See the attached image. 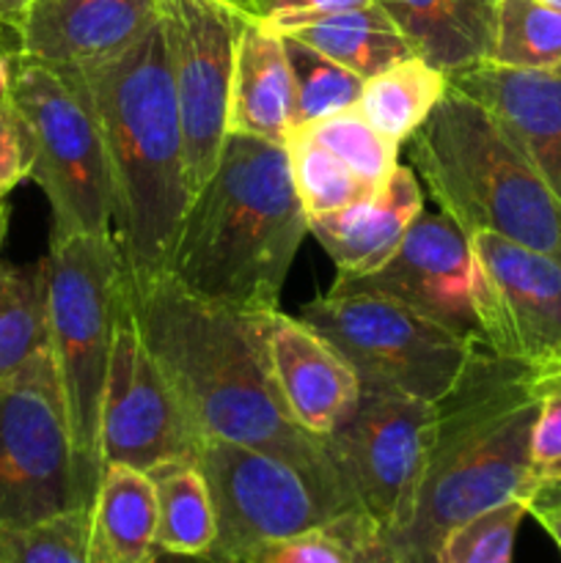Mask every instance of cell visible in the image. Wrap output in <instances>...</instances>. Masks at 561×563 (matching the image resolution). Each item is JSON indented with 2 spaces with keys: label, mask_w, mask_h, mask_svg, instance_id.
Segmentation results:
<instances>
[{
  "label": "cell",
  "mask_w": 561,
  "mask_h": 563,
  "mask_svg": "<svg viewBox=\"0 0 561 563\" xmlns=\"http://www.w3.org/2000/svg\"><path fill=\"white\" fill-rule=\"evenodd\" d=\"M124 297L148 352L201 440H229L295 460H330L328 440L297 427L280 401L267 355V313L204 300L174 275Z\"/></svg>",
  "instance_id": "obj_1"
},
{
  "label": "cell",
  "mask_w": 561,
  "mask_h": 563,
  "mask_svg": "<svg viewBox=\"0 0 561 563\" xmlns=\"http://www.w3.org/2000/svg\"><path fill=\"white\" fill-rule=\"evenodd\" d=\"M476 350L435 401V445L405 520L388 531L396 563H435L446 533L509 500H539L531 432L539 410L537 368Z\"/></svg>",
  "instance_id": "obj_2"
},
{
  "label": "cell",
  "mask_w": 561,
  "mask_h": 563,
  "mask_svg": "<svg viewBox=\"0 0 561 563\" xmlns=\"http://www.w3.org/2000/svg\"><path fill=\"white\" fill-rule=\"evenodd\" d=\"M88 93L113 185V234L127 284L170 273L193 201L185 132L160 16L130 49L72 66Z\"/></svg>",
  "instance_id": "obj_3"
},
{
  "label": "cell",
  "mask_w": 561,
  "mask_h": 563,
  "mask_svg": "<svg viewBox=\"0 0 561 563\" xmlns=\"http://www.w3.org/2000/svg\"><path fill=\"white\" fill-rule=\"evenodd\" d=\"M306 234L284 143L229 132L215 174L187 207L170 275L204 300L275 311Z\"/></svg>",
  "instance_id": "obj_4"
},
{
  "label": "cell",
  "mask_w": 561,
  "mask_h": 563,
  "mask_svg": "<svg viewBox=\"0 0 561 563\" xmlns=\"http://www.w3.org/2000/svg\"><path fill=\"white\" fill-rule=\"evenodd\" d=\"M405 148L418 181L468 236L498 234L561 264V201L476 99L449 82Z\"/></svg>",
  "instance_id": "obj_5"
},
{
  "label": "cell",
  "mask_w": 561,
  "mask_h": 563,
  "mask_svg": "<svg viewBox=\"0 0 561 563\" xmlns=\"http://www.w3.org/2000/svg\"><path fill=\"white\" fill-rule=\"evenodd\" d=\"M47 330L77 462L97 493L102 476L99 418L113 333L124 300V258L113 234L50 242Z\"/></svg>",
  "instance_id": "obj_6"
},
{
  "label": "cell",
  "mask_w": 561,
  "mask_h": 563,
  "mask_svg": "<svg viewBox=\"0 0 561 563\" xmlns=\"http://www.w3.org/2000/svg\"><path fill=\"white\" fill-rule=\"evenodd\" d=\"M9 60V104L25 137L28 176L53 209V240L113 234L108 154L80 77L20 53Z\"/></svg>",
  "instance_id": "obj_7"
},
{
  "label": "cell",
  "mask_w": 561,
  "mask_h": 563,
  "mask_svg": "<svg viewBox=\"0 0 561 563\" xmlns=\"http://www.w3.org/2000/svg\"><path fill=\"white\" fill-rule=\"evenodd\" d=\"M215 506L209 559L248 563L258 550L358 511L333 460H295L229 440H201L196 454Z\"/></svg>",
  "instance_id": "obj_8"
},
{
  "label": "cell",
  "mask_w": 561,
  "mask_h": 563,
  "mask_svg": "<svg viewBox=\"0 0 561 563\" xmlns=\"http://www.w3.org/2000/svg\"><path fill=\"white\" fill-rule=\"evenodd\" d=\"M355 372L361 390H391L440 401L457 383L479 341L380 295L328 291L300 311Z\"/></svg>",
  "instance_id": "obj_9"
},
{
  "label": "cell",
  "mask_w": 561,
  "mask_h": 563,
  "mask_svg": "<svg viewBox=\"0 0 561 563\" xmlns=\"http://www.w3.org/2000/svg\"><path fill=\"white\" fill-rule=\"evenodd\" d=\"M94 489L72 445L53 352L0 379V531L88 509Z\"/></svg>",
  "instance_id": "obj_10"
},
{
  "label": "cell",
  "mask_w": 561,
  "mask_h": 563,
  "mask_svg": "<svg viewBox=\"0 0 561 563\" xmlns=\"http://www.w3.org/2000/svg\"><path fill=\"white\" fill-rule=\"evenodd\" d=\"M432 401L391 390H361L355 407L328 434V451L355 500L385 533L405 520L435 445Z\"/></svg>",
  "instance_id": "obj_11"
},
{
  "label": "cell",
  "mask_w": 561,
  "mask_h": 563,
  "mask_svg": "<svg viewBox=\"0 0 561 563\" xmlns=\"http://www.w3.org/2000/svg\"><path fill=\"white\" fill-rule=\"evenodd\" d=\"M160 25L174 75L190 190L215 174L229 135V91L237 38L248 14L223 0H157Z\"/></svg>",
  "instance_id": "obj_12"
},
{
  "label": "cell",
  "mask_w": 561,
  "mask_h": 563,
  "mask_svg": "<svg viewBox=\"0 0 561 563\" xmlns=\"http://www.w3.org/2000/svg\"><path fill=\"white\" fill-rule=\"evenodd\" d=\"M473 313L490 352L561 366V264L498 234H473Z\"/></svg>",
  "instance_id": "obj_13"
},
{
  "label": "cell",
  "mask_w": 561,
  "mask_h": 563,
  "mask_svg": "<svg viewBox=\"0 0 561 563\" xmlns=\"http://www.w3.org/2000/svg\"><path fill=\"white\" fill-rule=\"evenodd\" d=\"M198 445L201 438L148 352L124 297L99 418L102 467L127 465L148 473L165 462L196 460Z\"/></svg>",
  "instance_id": "obj_14"
},
{
  "label": "cell",
  "mask_w": 561,
  "mask_h": 563,
  "mask_svg": "<svg viewBox=\"0 0 561 563\" xmlns=\"http://www.w3.org/2000/svg\"><path fill=\"white\" fill-rule=\"evenodd\" d=\"M330 291L380 295L435 319L443 328L479 341L473 313L471 236L438 209H424L388 262L361 278L336 280Z\"/></svg>",
  "instance_id": "obj_15"
},
{
  "label": "cell",
  "mask_w": 561,
  "mask_h": 563,
  "mask_svg": "<svg viewBox=\"0 0 561 563\" xmlns=\"http://www.w3.org/2000/svg\"><path fill=\"white\" fill-rule=\"evenodd\" d=\"M157 16V0H31L9 53L53 66L99 64L130 49Z\"/></svg>",
  "instance_id": "obj_16"
},
{
  "label": "cell",
  "mask_w": 561,
  "mask_h": 563,
  "mask_svg": "<svg viewBox=\"0 0 561 563\" xmlns=\"http://www.w3.org/2000/svg\"><path fill=\"white\" fill-rule=\"evenodd\" d=\"M509 135L561 201V71L484 64L449 77Z\"/></svg>",
  "instance_id": "obj_17"
},
{
  "label": "cell",
  "mask_w": 561,
  "mask_h": 563,
  "mask_svg": "<svg viewBox=\"0 0 561 563\" xmlns=\"http://www.w3.org/2000/svg\"><path fill=\"white\" fill-rule=\"evenodd\" d=\"M267 355L292 421L328 438L361 396L355 372L317 330L278 308L267 313Z\"/></svg>",
  "instance_id": "obj_18"
},
{
  "label": "cell",
  "mask_w": 561,
  "mask_h": 563,
  "mask_svg": "<svg viewBox=\"0 0 561 563\" xmlns=\"http://www.w3.org/2000/svg\"><path fill=\"white\" fill-rule=\"evenodd\" d=\"M421 212L424 192L416 170L396 165L369 198L339 212L308 218V234L317 236L333 258L339 269L336 280H350L383 267Z\"/></svg>",
  "instance_id": "obj_19"
},
{
  "label": "cell",
  "mask_w": 561,
  "mask_h": 563,
  "mask_svg": "<svg viewBox=\"0 0 561 563\" xmlns=\"http://www.w3.org/2000/svg\"><path fill=\"white\" fill-rule=\"evenodd\" d=\"M413 53L446 77L490 60L501 0H374Z\"/></svg>",
  "instance_id": "obj_20"
},
{
  "label": "cell",
  "mask_w": 561,
  "mask_h": 563,
  "mask_svg": "<svg viewBox=\"0 0 561 563\" xmlns=\"http://www.w3.org/2000/svg\"><path fill=\"white\" fill-rule=\"evenodd\" d=\"M295 124V86L284 38L245 16L229 91V132L284 143Z\"/></svg>",
  "instance_id": "obj_21"
},
{
  "label": "cell",
  "mask_w": 561,
  "mask_h": 563,
  "mask_svg": "<svg viewBox=\"0 0 561 563\" xmlns=\"http://www.w3.org/2000/svg\"><path fill=\"white\" fill-rule=\"evenodd\" d=\"M258 22L278 36H292L328 55L361 80H372L380 71L416 55L394 20L374 0L346 9L278 14Z\"/></svg>",
  "instance_id": "obj_22"
},
{
  "label": "cell",
  "mask_w": 561,
  "mask_h": 563,
  "mask_svg": "<svg viewBox=\"0 0 561 563\" xmlns=\"http://www.w3.org/2000/svg\"><path fill=\"white\" fill-rule=\"evenodd\" d=\"M157 553V493L148 473L105 465L88 509V563H148Z\"/></svg>",
  "instance_id": "obj_23"
},
{
  "label": "cell",
  "mask_w": 561,
  "mask_h": 563,
  "mask_svg": "<svg viewBox=\"0 0 561 563\" xmlns=\"http://www.w3.org/2000/svg\"><path fill=\"white\" fill-rule=\"evenodd\" d=\"M157 493V550L207 555L212 550L215 506L196 460H174L148 471Z\"/></svg>",
  "instance_id": "obj_24"
},
{
  "label": "cell",
  "mask_w": 561,
  "mask_h": 563,
  "mask_svg": "<svg viewBox=\"0 0 561 563\" xmlns=\"http://www.w3.org/2000/svg\"><path fill=\"white\" fill-rule=\"evenodd\" d=\"M449 88V77L418 55L399 60L391 69L363 82L358 110L388 141L405 146L407 137L427 121L435 104Z\"/></svg>",
  "instance_id": "obj_25"
},
{
  "label": "cell",
  "mask_w": 561,
  "mask_h": 563,
  "mask_svg": "<svg viewBox=\"0 0 561 563\" xmlns=\"http://www.w3.org/2000/svg\"><path fill=\"white\" fill-rule=\"evenodd\" d=\"M44 346H50L47 262L0 264V379L20 372Z\"/></svg>",
  "instance_id": "obj_26"
},
{
  "label": "cell",
  "mask_w": 561,
  "mask_h": 563,
  "mask_svg": "<svg viewBox=\"0 0 561 563\" xmlns=\"http://www.w3.org/2000/svg\"><path fill=\"white\" fill-rule=\"evenodd\" d=\"M248 563H396L385 528L363 511H346L324 526L258 550Z\"/></svg>",
  "instance_id": "obj_27"
},
{
  "label": "cell",
  "mask_w": 561,
  "mask_h": 563,
  "mask_svg": "<svg viewBox=\"0 0 561 563\" xmlns=\"http://www.w3.org/2000/svg\"><path fill=\"white\" fill-rule=\"evenodd\" d=\"M292 181L306 218L339 212L372 196L377 187L352 174L333 152L314 141L306 130H292L284 141Z\"/></svg>",
  "instance_id": "obj_28"
},
{
  "label": "cell",
  "mask_w": 561,
  "mask_h": 563,
  "mask_svg": "<svg viewBox=\"0 0 561 563\" xmlns=\"http://www.w3.org/2000/svg\"><path fill=\"white\" fill-rule=\"evenodd\" d=\"M490 64L561 71V11L539 0H501Z\"/></svg>",
  "instance_id": "obj_29"
},
{
  "label": "cell",
  "mask_w": 561,
  "mask_h": 563,
  "mask_svg": "<svg viewBox=\"0 0 561 563\" xmlns=\"http://www.w3.org/2000/svg\"><path fill=\"white\" fill-rule=\"evenodd\" d=\"M284 38L286 60H289L292 69V86H295V124H292V130L324 119L330 113H339V110L355 108L366 80H361L355 71L344 69L328 55L317 53L297 38Z\"/></svg>",
  "instance_id": "obj_30"
},
{
  "label": "cell",
  "mask_w": 561,
  "mask_h": 563,
  "mask_svg": "<svg viewBox=\"0 0 561 563\" xmlns=\"http://www.w3.org/2000/svg\"><path fill=\"white\" fill-rule=\"evenodd\" d=\"M306 130L317 143H322L328 152H333L352 174L361 176L366 185L380 187L399 165V143L388 141L366 115L355 108L339 110L324 119L311 121Z\"/></svg>",
  "instance_id": "obj_31"
},
{
  "label": "cell",
  "mask_w": 561,
  "mask_h": 563,
  "mask_svg": "<svg viewBox=\"0 0 561 563\" xmlns=\"http://www.w3.org/2000/svg\"><path fill=\"white\" fill-rule=\"evenodd\" d=\"M528 500H509L446 533L435 563H515V539Z\"/></svg>",
  "instance_id": "obj_32"
},
{
  "label": "cell",
  "mask_w": 561,
  "mask_h": 563,
  "mask_svg": "<svg viewBox=\"0 0 561 563\" xmlns=\"http://www.w3.org/2000/svg\"><path fill=\"white\" fill-rule=\"evenodd\" d=\"M88 509L0 531V563H88Z\"/></svg>",
  "instance_id": "obj_33"
},
{
  "label": "cell",
  "mask_w": 561,
  "mask_h": 563,
  "mask_svg": "<svg viewBox=\"0 0 561 563\" xmlns=\"http://www.w3.org/2000/svg\"><path fill=\"white\" fill-rule=\"evenodd\" d=\"M539 410L531 432V476L539 498L561 489V366L537 374Z\"/></svg>",
  "instance_id": "obj_34"
},
{
  "label": "cell",
  "mask_w": 561,
  "mask_h": 563,
  "mask_svg": "<svg viewBox=\"0 0 561 563\" xmlns=\"http://www.w3.org/2000/svg\"><path fill=\"white\" fill-rule=\"evenodd\" d=\"M28 170H31V163H28L25 137L6 99V104H0V201L25 179Z\"/></svg>",
  "instance_id": "obj_35"
},
{
  "label": "cell",
  "mask_w": 561,
  "mask_h": 563,
  "mask_svg": "<svg viewBox=\"0 0 561 563\" xmlns=\"http://www.w3.org/2000/svg\"><path fill=\"white\" fill-rule=\"evenodd\" d=\"M369 0H256L253 3V16L256 20H270L278 14H306V11H330L346 9V5H361Z\"/></svg>",
  "instance_id": "obj_36"
},
{
  "label": "cell",
  "mask_w": 561,
  "mask_h": 563,
  "mask_svg": "<svg viewBox=\"0 0 561 563\" xmlns=\"http://www.w3.org/2000/svg\"><path fill=\"white\" fill-rule=\"evenodd\" d=\"M528 515L537 517V522L544 528V533L553 539L556 548H559L561 553V504H542V500H534Z\"/></svg>",
  "instance_id": "obj_37"
},
{
  "label": "cell",
  "mask_w": 561,
  "mask_h": 563,
  "mask_svg": "<svg viewBox=\"0 0 561 563\" xmlns=\"http://www.w3.org/2000/svg\"><path fill=\"white\" fill-rule=\"evenodd\" d=\"M31 0H0V31H14Z\"/></svg>",
  "instance_id": "obj_38"
},
{
  "label": "cell",
  "mask_w": 561,
  "mask_h": 563,
  "mask_svg": "<svg viewBox=\"0 0 561 563\" xmlns=\"http://www.w3.org/2000/svg\"><path fill=\"white\" fill-rule=\"evenodd\" d=\"M148 563H218L209 555H182V553H168V550H157L154 559Z\"/></svg>",
  "instance_id": "obj_39"
},
{
  "label": "cell",
  "mask_w": 561,
  "mask_h": 563,
  "mask_svg": "<svg viewBox=\"0 0 561 563\" xmlns=\"http://www.w3.org/2000/svg\"><path fill=\"white\" fill-rule=\"evenodd\" d=\"M11 88V60L6 49H0V104H6Z\"/></svg>",
  "instance_id": "obj_40"
},
{
  "label": "cell",
  "mask_w": 561,
  "mask_h": 563,
  "mask_svg": "<svg viewBox=\"0 0 561 563\" xmlns=\"http://www.w3.org/2000/svg\"><path fill=\"white\" fill-rule=\"evenodd\" d=\"M6 231H9V203H6L3 198V201H0V247H3Z\"/></svg>",
  "instance_id": "obj_41"
},
{
  "label": "cell",
  "mask_w": 561,
  "mask_h": 563,
  "mask_svg": "<svg viewBox=\"0 0 561 563\" xmlns=\"http://www.w3.org/2000/svg\"><path fill=\"white\" fill-rule=\"evenodd\" d=\"M223 3H229L231 9L242 11V14L253 16V3H256V0H223Z\"/></svg>",
  "instance_id": "obj_42"
},
{
  "label": "cell",
  "mask_w": 561,
  "mask_h": 563,
  "mask_svg": "<svg viewBox=\"0 0 561 563\" xmlns=\"http://www.w3.org/2000/svg\"><path fill=\"white\" fill-rule=\"evenodd\" d=\"M539 3H544V5H553V9H559V11H561V0H539Z\"/></svg>",
  "instance_id": "obj_43"
},
{
  "label": "cell",
  "mask_w": 561,
  "mask_h": 563,
  "mask_svg": "<svg viewBox=\"0 0 561 563\" xmlns=\"http://www.w3.org/2000/svg\"><path fill=\"white\" fill-rule=\"evenodd\" d=\"M556 504H561V498H559V500H556Z\"/></svg>",
  "instance_id": "obj_44"
}]
</instances>
